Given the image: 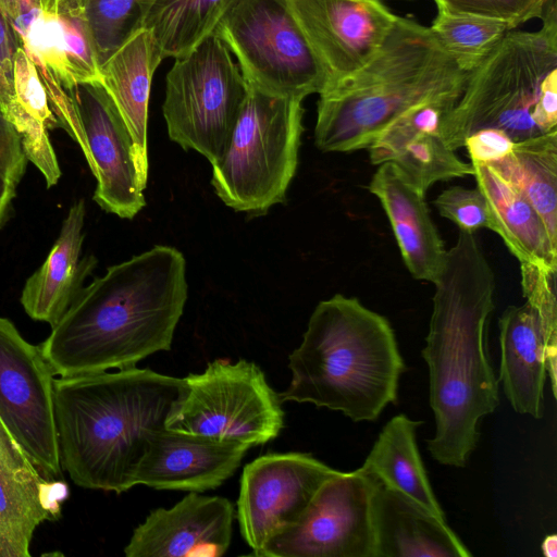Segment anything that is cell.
<instances>
[{"label":"cell","mask_w":557,"mask_h":557,"mask_svg":"<svg viewBox=\"0 0 557 557\" xmlns=\"http://www.w3.org/2000/svg\"><path fill=\"white\" fill-rule=\"evenodd\" d=\"M434 285L421 351L435 421L426 444L438 463L462 468L476 448L482 419L499 405L498 379L486 348L496 281L473 233L459 232Z\"/></svg>","instance_id":"cell-1"},{"label":"cell","mask_w":557,"mask_h":557,"mask_svg":"<svg viewBox=\"0 0 557 557\" xmlns=\"http://www.w3.org/2000/svg\"><path fill=\"white\" fill-rule=\"evenodd\" d=\"M187 290L183 253L154 246L84 286L39 347L58 376L136 367L171 349Z\"/></svg>","instance_id":"cell-2"},{"label":"cell","mask_w":557,"mask_h":557,"mask_svg":"<svg viewBox=\"0 0 557 557\" xmlns=\"http://www.w3.org/2000/svg\"><path fill=\"white\" fill-rule=\"evenodd\" d=\"M184 379L131 367L53 380L59 458L73 483L124 493L150 434L163 426Z\"/></svg>","instance_id":"cell-3"},{"label":"cell","mask_w":557,"mask_h":557,"mask_svg":"<svg viewBox=\"0 0 557 557\" xmlns=\"http://www.w3.org/2000/svg\"><path fill=\"white\" fill-rule=\"evenodd\" d=\"M288 368L282 401L341 411L354 422L374 421L395 404L407 370L389 321L341 294L317 305Z\"/></svg>","instance_id":"cell-4"},{"label":"cell","mask_w":557,"mask_h":557,"mask_svg":"<svg viewBox=\"0 0 557 557\" xmlns=\"http://www.w3.org/2000/svg\"><path fill=\"white\" fill-rule=\"evenodd\" d=\"M467 76L429 27L398 16L363 66L319 94L315 146L323 152L368 148L386 125L410 108L459 97Z\"/></svg>","instance_id":"cell-5"},{"label":"cell","mask_w":557,"mask_h":557,"mask_svg":"<svg viewBox=\"0 0 557 557\" xmlns=\"http://www.w3.org/2000/svg\"><path fill=\"white\" fill-rule=\"evenodd\" d=\"M557 0H547L542 27L508 30L490 55L467 76L440 133L454 151L481 128H499L515 143L542 134L532 111L544 78L557 69Z\"/></svg>","instance_id":"cell-6"},{"label":"cell","mask_w":557,"mask_h":557,"mask_svg":"<svg viewBox=\"0 0 557 557\" xmlns=\"http://www.w3.org/2000/svg\"><path fill=\"white\" fill-rule=\"evenodd\" d=\"M302 101L248 85L227 145L212 163L211 185L227 207L259 216L285 200L298 165Z\"/></svg>","instance_id":"cell-7"},{"label":"cell","mask_w":557,"mask_h":557,"mask_svg":"<svg viewBox=\"0 0 557 557\" xmlns=\"http://www.w3.org/2000/svg\"><path fill=\"white\" fill-rule=\"evenodd\" d=\"M248 94L238 64L214 35L175 59L162 104L169 137L210 163L223 153Z\"/></svg>","instance_id":"cell-8"},{"label":"cell","mask_w":557,"mask_h":557,"mask_svg":"<svg viewBox=\"0 0 557 557\" xmlns=\"http://www.w3.org/2000/svg\"><path fill=\"white\" fill-rule=\"evenodd\" d=\"M184 381L185 392L165 422L170 430L253 447L275 438L284 426L280 395L255 362L215 359Z\"/></svg>","instance_id":"cell-9"},{"label":"cell","mask_w":557,"mask_h":557,"mask_svg":"<svg viewBox=\"0 0 557 557\" xmlns=\"http://www.w3.org/2000/svg\"><path fill=\"white\" fill-rule=\"evenodd\" d=\"M246 83L276 97L304 100L327 79L286 0H238L213 32Z\"/></svg>","instance_id":"cell-10"},{"label":"cell","mask_w":557,"mask_h":557,"mask_svg":"<svg viewBox=\"0 0 557 557\" xmlns=\"http://www.w3.org/2000/svg\"><path fill=\"white\" fill-rule=\"evenodd\" d=\"M375 479L361 467L325 482L300 519L259 557H375Z\"/></svg>","instance_id":"cell-11"},{"label":"cell","mask_w":557,"mask_h":557,"mask_svg":"<svg viewBox=\"0 0 557 557\" xmlns=\"http://www.w3.org/2000/svg\"><path fill=\"white\" fill-rule=\"evenodd\" d=\"M53 373L39 346L0 317V419L41 474L62 476L53 405Z\"/></svg>","instance_id":"cell-12"},{"label":"cell","mask_w":557,"mask_h":557,"mask_svg":"<svg viewBox=\"0 0 557 557\" xmlns=\"http://www.w3.org/2000/svg\"><path fill=\"white\" fill-rule=\"evenodd\" d=\"M342 471L307 453H269L247 463L240 478L236 519L258 556L275 535L296 523L322 485Z\"/></svg>","instance_id":"cell-13"},{"label":"cell","mask_w":557,"mask_h":557,"mask_svg":"<svg viewBox=\"0 0 557 557\" xmlns=\"http://www.w3.org/2000/svg\"><path fill=\"white\" fill-rule=\"evenodd\" d=\"M18 46L70 91L100 83V61L84 0H0Z\"/></svg>","instance_id":"cell-14"},{"label":"cell","mask_w":557,"mask_h":557,"mask_svg":"<svg viewBox=\"0 0 557 557\" xmlns=\"http://www.w3.org/2000/svg\"><path fill=\"white\" fill-rule=\"evenodd\" d=\"M334 85L363 66L381 48L398 15L381 0H286Z\"/></svg>","instance_id":"cell-15"},{"label":"cell","mask_w":557,"mask_h":557,"mask_svg":"<svg viewBox=\"0 0 557 557\" xmlns=\"http://www.w3.org/2000/svg\"><path fill=\"white\" fill-rule=\"evenodd\" d=\"M82 126L83 153L96 177L94 200L107 212L133 219L146 205L131 134L100 83L67 91Z\"/></svg>","instance_id":"cell-16"},{"label":"cell","mask_w":557,"mask_h":557,"mask_svg":"<svg viewBox=\"0 0 557 557\" xmlns=\"http://www.w3.org/2000/svg\"><path fill=\"white\" fill-rule=\"evenodd\" d=\"M235 506L221 496L188 492L173 507L158 508L133 532L126 557H220L232 542Z\"/></svg>","instance_id":"cell-17"},{"label":"cell","mask_w":557,"mask_h":557,"mask_svg":"<svg viewBox=\"0 0 557 557\" xmlns=\"http://www.w3.org/2000/svg\"><path fill=\"white\" fill-rule=\"evenodd\" d=\"M249 448L163 426L150 434L135 482L154 490H214L235 473Z\"/></svg>","instance_id":"cell-18"},{"label":"cell","mask_w":557,"mask_h":557,"mask_svg":"<svg viewBox=\"0 0 557 557\" xmlns=\"http://www.w3.org/2000/svg\"><path fill=\"white\" fill-rule=\"evenodd\" d=\"M67 494L46 479L0 419V557H29L35 530L60 517Z\"/></svg>","instance_id":"cell-19"},{"label":"cell","mask_w":557,"mask_h":557,"mask_svg":"<svg viewBox=\"0 0 557 557\" xmlns=\"http://www.w3.org/2000/svg\"><path fill=\"white\" fill-rule=\"evenodd\" d=\"M368 189L379 198L410 274L434 284L447 250L430 216L425 191L393 162L380 164Z\"/></svg>","instance_id":"cell-20"},{"label":"cell","mask_w":557,"mask_h":557,"mask_svg":"<svg viewBox=\"0 0 557 557\" xmlns=\"http://www.w3.org/2000/svg\"><path fill=\"white\" fill-rule=\"evenodd\" d=\"M372 509L375 557L472 555L446 520L403 493L384 486L376 479Z\"/></svg>","instance_id":"cell-21"},{"label":"cell","mask_w":557,"mask_h":557,"mask_svg":"<svg viewBox=\"0 0 557 557\" xmlns=\"http://www.w3.org/2000/svg\"><path fill=\"white\" fill-rule=\"evenodd\" d=\"M86 207L83 199L70 208L59 236L44 263L26 280L21 304L33 320L54 325L85 286L96 259L84 257Z\"/></svg>","instance_id":"cell-22"},{"label":"cell","mask_w":557,"mask_h":557,"mask_svg":"<svg viewBox=\"0 0 557 557\" xmlns=\"http://www.w3.org/2000/svg\"><path fill=\"white\" fill-rule=\"evenodd\" d=\"M162 60L151 32L139 28L100 65V84L131 134L139 178L145 187L148 104L152 77Z\"/></svg>","instance_id":"cell-23"},{"label":"cell","mask_w":557,"mask_h":557,"mask_svg":"<svg viewBox=\"0 0 557 557\" xmlns=\"http://www.w3.org/2000/svg\"><path fill=\"white\" fill-rule=\"evenodd\" d=\"M499 379L513 410L541 419L544 414L546 334L532 306H509L499 321Z\"/></svg>","instance_id":"cell-24"},{"label":"cell","mask_w":557,"mask_h":557,"mask_svg":"<svg viewBox=\"0 0 557 557\" xmlns=\"http://www.w3.org/2000/svg\"><path fill=\"white\" fill-rule=\"evenodd\" d=\"M476 187L490 209L491 231L504 240L520 263L557 271V244L531 202L486 164L471 162Z\"/></svg>","instance_id":"cell-25"},{"label":"cell","mask_w":557,"mask_h":557,"mask_svg":"<svg viewBox=\"0 0 557 557\" xmlns=\"http://www.w3.org/2000/svg\"><path fill=\"white\" fill-rule=\"evenodd\" d=\"M422 423L405 413L394 416L380 432L361 468L384 486L414 499L445 520L417 444V430Z\"/></svg>","instance_id":"cell-26"},{"label":"cell","mask_w":557,"mask_h":557,"mask_svg":"<svg viewBox=\"0 0 557 557\" xmlns=\"http://www.w3.org/2000/svg\"><path fill=\"white\" fill-rule=\"evenodd\" d=\"M486 165L531 202L557 244V129L516 141Z\"/></svg>","instance_id":"cell-27"},{"label":"cell","mask_w":557,"mask_h":557,"mask_svg":"<svg viewBox=\"0 0 557 557\" xmlns=\"http://www.w3.org/2000/svg\"><path fill=\"white\" fill-rule=\"evenodd\" d=\"M238 0H148L140 28L149 29L166 58H182L206 38Z\"/></svg>","instance_id":"cell-28"},{"label":"cell","mask_w":557,"mask_h":557,"mask_svg":"<svg viewBox=\"0 0 557 557\" xmlns=\"http://www.w3.org/2000/svg\"><path fill=\"white\" fill-rule=\"evenodd\" d=\"M429 28L442 49L468 74L490 55L511 29L500 20L438 10Z\"/></svg>","instance_id":"cell-29"},{"label":"cell","mask_w":557,"mask_h":557,"mask_svg":"<svg viewBox=\"0 0 557 557\" xmlns=\"http://www.w3.org/2000/svg\"><path fill=\"white\" fill-rule=\"evenodd\" d=\"M388 162L397 165L424 191L436 182L474 174L472 163L456 156L441 136L440 128L411 136L393 152Z\"/></svg>","instance_id":"cell-30"},{"label":"cell","mask_w":557,"mask_h":557,"mask_svg":"<svg viewBox=\"0 0 557 557\" xmlns=\"http://www.w3.org/2000/svg\"><path fill=\"white\" fill-rule=\"evenodd\" d=\"M100 64L140 28L148 0H84Z\"/></svg>","instance_id":"cell-31"},{"label":"cell","mask_w":557,"mask_h":557,"mask_svg":"<svg viewBox=\"0 0 557 557\" xmlns=\"http://www.w3.org/2000/svg\"><path fill=\"white\" fill-rule=\"evenodd\" d=\"M556 272L533 263H520L522 294L537 312L546 334V371L552 393L557 391V298Z\"/></svg>","instance_id":"cell-32"},{"label":"cell","mask_w":557,"mask_h":557,"mask_svg":"<svg viewBox=\"0 0 557 557\" xmlns=\"http://www.w3.org/2000/svg\"><path fill=\"white\" fill-rule=\"evenodd\" d=\"M438 11L496 18L511 29L540 18L547 0H433Z\"/></svg>","instance_id":"cell-33"},{"label":"cell","mask_w":557,"mask_h":557,"mask_svg":"<svg viewBox=\"0 0 557 557\" xmlns=\"http://www.w3.org/2000/svg\"><path fill=\"white\" fill-rule=\"evenodd\" d=\"M434 205L442 216L462 232L474 233L482 227H492L487 201L478 187L451 186L437 196Z\"/></svg>","instance_id":"cell-34"},{"label":"cell","mask_w":557,"mask_h":557,"mask_svg":"<svg viewBox=\"0 0 557 557\" xmlns=\"http://www.w3.org/2000/svg\"><path fill=\"white\" fill-rule=\"evenodd\" d=\"M515 141L499 128H481L465 138L471 162L490 164L510 153Z\"/></svg>","instance_id":"cell-35"},{"label":"cell","mask_w":557,"mask_h":557,"mask_svg":"<svg viewBox=\"0 0 557 557\" xmlns=\"http://www.w3.org/2000/svg\"><path fill=\"white\" fill-rule=\"evenodd\" d=\"M26 164L27 158L21 138L0 110V176L18 184Z\"/></svg>","instance_id":"cell-36"},{"label":"cell","mask_w":557,"mask_h":557,"mask_svg":"<svg viewBox=\"0 0 557 557\" xmlns=\"http://www.w3.org/2000/svg\"><path fill=\"white\" fill-rule=\"evenodd\" d=\"M18 47L11 24L0 9V110L14 97V57Z\"/></svg>","instance_id":"cell-37"},{"label":"cell","mask_w":557,"mask_h":557,"mask_svg":"<svg viewBox=\"0 0 557 557\" xmlns=\"http://www.w3.org/2000/svg\"><path fill=\"white\" fill-rule=\"evenodd\" d=\"M532 120L542 134L557 129V69L541 85Z\"/></svg>","instance_id":"cell-38"},{"label":"cell","mask_w":557,"mask_h":557,"mask_svg":"<svg viewBox=\"0 0 557 557\" xmlns=\"http://www.w3.org/2000/svg\"><path fill=\"white\" fill-rule=\"evenodd\" d=\"M16 183L0 176V230L9 218L16 194Z\"/></svg>","instance_id":"cell-39"},{"label":"cell","mask_w":557,"mask_h":557,"mask_svg":"<svg viewBox=\"0 0 557 557\" xmlns=\"http://www.w3.org/2000/svg\"><path fill=\"white\" fill-rule=\"evenodd\" d=\"M542 550L546 557H555L557 553V536L547 535L542 543Z\"/></svg>","instance_id":"cell-40"}]
</instances>
